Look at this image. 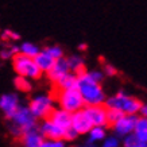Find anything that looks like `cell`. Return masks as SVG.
Wrapping results in <instances>:
<instances>
[{
    "instance_id": "30",
    "label": "cell",
    "mask_w": 147,
    "mask_h": 147,
    "mask_svg": "<svg viewBox=\"0 0 147 147\" xmlns=\"http://www.w3.org/2000/svg\"><path fill=\"white\" fill-rule=\"evenodd\" d=\"M89 74V77L92 78L93 81H96V82H101L102 80V74L100 73V71H90V73H88Z\"/></svg>"
},
{
    "instance_id": "2",
    "label": "cell",
    "mask_w": 147,
    "mask_h": 147,
    "mask_svg": "<svg viewBox=\"0 0 147 147\" xmlns=\"http://www.w3.org/2000/svg\"><path fill=\"white\" fill-rule=\"evenodd\" d=\"M51 98L57 100L62 109L69 111L71 113L81 109V108H84L85 105L82 96H81L80 90L77 88H73V89H58V88L54 86L53 97Z\"/></svg>"
},
{
    "instance_id": "34",
    "label": "cell",
    "mask_w": 147,
    "mask_h": 147,
    "mask_svg": "<svg viewBox=\"0 0 147 147\" xmlns=\"http://www.w3.org/2000/svg\"><path fill=\"white\" fill-rule=\"evenodd\" d=\"M84 147H93V146H92V143L89 142V143H88V144H86V146H84Z\"/></svg>"
},
{
    "instance_id": "28",
    "label": "cell",
    "mask_w": 147,
    "mask_h": 147,
    "mask_svg": "<svg viewBox=\"0 0 147 147\" xmlns=\"http://www.w3.org/2000/svg\"><path fill=\"white\" fill-rule=\"evenodd\" d=\"M1 38H3V39H5V40H18L20 36H19V34L11 31V30H5V31L3 32Z\"/></svg>"
},
{
    "instance_id": "22",
    "label": "cell",
    "mask_w": 147,
    "mask_h": 147,
    "mask_svg": "<svg viewBox=\"0 0 147 147\" xmlns=\"http://www.w3.org/2000/svg\"><path fill=\"white\" fill-rule=\"evenodd\" d=\"M15 86H16V89L20 90V92H30L32 89L31 86V82L28 81L27 77H23V76H18L15 78Z\"/></svg>"
},
{
    "instance_id": "17",
    "label": "cell",
    "mask_w": 147,
    "mask_h": 147,
    "mask_svg": "<svg viewBox=\"0 0 147 147\" xmlns=\"http://www.w3.org/2000/svg\"><path fill=\"white\" fill-rule=\"evenodd\" d=\"M67 65H69V70H73V73H74L77 77H80V76H82L84 73H86L84 61H82L80 57L67 58Z\"/></svg>"
},
{
    "instance_id": "31",
    "label": "cell",
    "mask_w": 147,
    "mask_h": 147,
    "mask_svg": "<svg viewBox=\"0 0 147 147\" xmlns=\"http://www.w3.org/2000/svg\"><path fill=\"white\" fill-rule=\"evenodd\" d=\"M117 146H119V142L115 138H109L104 142V147H117Z\"/></svg>"
},
{
    "instance_id": "12",
    "label": "cell",
    "mask_w": 147,
    "mask_h": 147,
    "mask_svg": "<svg viewBox=\"0 0 147 147\" xmlns=\"http://www.w3.org/2000/svg\"><path fill=\"white\" fill-rule=\"evenodd\" d=\"M67 71H69V65H67V59L65 58H58L55 59V62L49 70L46 71L47 73V77L51 82H57L62 76H65Z\"/></svg>"
},
{
    "instance_id": "3",
    "label": "cell",
    "mask_w": 147,
    "mask_h": 147,
    "mask_svg": "<svg viewBox=\"0 0 147 147\" xmlns=\"http://www.w3.org/2000/svg\"><path fill=\"white\" fill-rule=\"evenodd\" d=\"M12 63L15 71L18 73V76L32 78V80H38L42 76V70L38 67V65L34 61V58L27 57V55H24L22 53L13 54Z\"/></svg>"
},
{
    "instance_id": "13",
    "label": "cell",
    "mask_w": 147,
    "mask_h": 147,
    "mask_svg": "<svg viewBox=\"0 0 147 147\" xmlns=\"http://www.w3.org/2000/svg\"><path fill=\"white\" fill-rule=\"evenodd\" d=\"M20 147H39L45 138L42 136L39 129L32 128L30 131H26L20 136Z\"/></svg>"
},
{
    "instance_id": "20",
    "label": "cell",
    "mask_w": 147,
    "mask_h": 147,
    "mask_svg": "<svg viewBox=\"0 0 147 147\" xmlns=\"http://www.w3.org/2000/svg\"><path fill=\"white\" fill-rule=\"evenodd\" d=\"M125 113L117 108H107V125H113L120 117H123Z\"/></svg>"
},
{
    "instance_id": "5",
    "label": "cell",
    "mask_w": 147,
    "mask_h": 147,
    "mask_svg": "<svg viewBox=\"0 0 147 147\" xmlns=\"http://www.w3.org/2000/svg\"><path fill=\"white\" fill-rule=\"evenodd\" d=\"M9 120L12 121L11 125L16 127L22 134H24L26 131H30L32 128H36V117L32 115V112L30 111L28 107L19 105L16 112L13 113Z\"/></svg>"
},
{
    "instance_id": "21",
    "label": "cell",
    "mask_w": 147,
    "mask_h": 147,
    "mask_svg": "<svg viewBox=\"0 0 147 147\" xmlns=\"http://www.w3.org/2000/svg\"><path fill=\"white\" fill-rule=\"evenodd\" d=\"M124 147H147V142L140 140L134 132H131V134L125 135Z\"/></svg>"
},
{
    "instance_id": "26",
    "label": "cell",
    "mask_w": 147,
    "mask_h": 147,
    "mask_svg": "<svg viewBox=\"0 0 147 147\" xmlns=\"http://www.w3.org/2000/svg\"><path fill=\"white\" fill-rule=\"evenodd\" d=\"M77 136H78V132H77L71 125L67 127V128H65V134H63V139H65V140H74Z\"/></svg>"
},
{
    "instance_id": "7",
    "label": "cell",
    "mask_w": 147,
    "mask_h": 147,
    "mask_svg": "<svg viewBox=\"0 0 147 147\" xmlns=\"http://www.w3.org/2000/svg\"><path fill=\"white\" fill-rule=\"evenodd\" d=\"M71 127L76 129L78 135L80 134H86L89 132V129L93 127V123L90 120L89 115L86 113L84 108H81L78 111L71 113Z\"/></svg>"
},
{
    "instance_id": "33",
    "label": "cell",
    "mask_w": 147,
    "mask_h": 147,
    "mask_svg": "<svg viewBox=\"0 0 147 147\" xmlns=\"http://www.w3.org/2000/svg\"><path fill=\"white\" fill-rule=\"evenodd\" d=\"M78 49H80L81 51H84V50H86V49H88V46L85 45V43H82V45H80V46H78Z\"/></svg>"
},
{
    "instance_id": "32",
    "label": "cell",
    "mask_w": 147,
    "mask_h": 147,
    "mask_svg": "<svg viewBox=\"0 0 147 147\" xmlns=\"http://www.w3.org/2000/svg\"><path fill=\"white\" fill-rule=\"evenodd\" d=\"M140 112H142V116H143V117H146V119H147V105H142V108H140Z\"/></svg>"
},
{
    "instance_id": "10",
    "label": "cell",
    "mask_w": 147,
    "mask_h": 147,
    "mask_svg": "<svg viewBox=\"0 0 147 147\" xmlns=\"http://www.w3.org/2000/svg\"><path fill=\"white\" fill-rule=\"evenodd\" d=\"M19 104V98L16 94L8 93V94H3L0 97V109L3 111V113L5 115L7 119H11L12 115L16 112Z\"/></svg>"
},
{
    "instance_id": "24",
    "label": "cell",
    "mask_w": 147,
    "mask_h": 147,
    "mask_svg": "<svg viewBox=\"0 0 147 147\" xmlns=\"http://www.w3.org/2000/svg\"><path fill=\"white\" fill-rule=\"evenodd\" d=\"M46 53H49L54 59H58V58H61L63 55V51L61 47H58V46H51V47H46L45 49Z\"/></svg>"
},
{
    "instance_id": "6",
    "label": "cell",
    "mask_w": 147,
    "mask_h": 147,
    "mask_svg": "<svg viewBox=\"0 0 147 147\" xmlns=\"http://www.w3.org/2000/svg\"><path fill=\"white\" fill-rule=\"evenodd\" d=\"M28 108L36 119H47L54 109L53 98L50 96H36L30 101Z\"/></svg>"
},
{
    "instance_id": "16",
    "label": "cell",
    "mask_w": 147,
    "mask_h": 147,
    "mask_svg": "<svg viewBox=\"0 0 147 147\" xmlns=\"http://www.w3.org/2000/svg\"><path fill=\"white\" fill-rule=\"evenodd\" d=\"M54 86L58 88V89H73V88H77V76L73 73L70 74L67 71L65 76H62L57 82H54Z\"/></svg>"
},
{
    "instance_id": "29",
    "label": "cell",
    "mask_w": 147,
    "mask_h": 147,
    "mask_svg": "<svg viewBox=\"0 0 147 147\" xmlns=\"http://www.w3.org/2000/svg\"><path fill=\"white\" fill-rule=\"evenodd\" d=\"M102 66H104V71L107 73L108 76H115L116 73H117V70H116L112 65H109V63H104Z\"/></svg>"
},
{
    "instance_id": "9",
    "label": "cell",
    "mask_w": 147,
    "mask_h": 147,
    "mask_svg": "<svg viewBox=\"0 0 147 147\" xmlns=\"http://www.w3.org/2000/svg\"><path fill=\"white\" fill-rule=\"evenodd\" d=\"M86 113L89 115L90 120L93 123V125H107V107L102 104H94V105H86L84 108Z\"/></svg>"
},
{
    "instance_id": "19",
    "label": "cell",
    "mask_w": 147,
    "mask_h": 147,
    "mask_svg": "<svg viewBox=\"0 0 147 147\" xmlns=\"http://www.w3.org/2000/svg\"><path fill=\"white\" fill-rule=\"evenodd\" d=\"M19 53L24 54L27 57L34 58L36 54L39 53V49H38V46H35L34 43H31V42H24V43H22L20 47H19Z\"/></svg>"
},
{
    "instance_id": "25",
    "label": "cell",
    "mask_w": 147,
    "mask_h": 147,
    "mask_svg": "<svg viewBox=\"0 0 147 147\" xmlns=\"http://www.w3.org/2000/svg\"><path fill=\"white\" fill-rule=\"evenodd\" d=\"M19 53V47H15V46H12V47H8V49H4L0 51V58H3V59H8V58H12L13 54Z\"/></svg>"
},
{
    "instance_id": "14",
    "label": "cell",
    "mask_w": 147,
    "mask_h": 147,
    "mask_svg": "<svg viewBox=\"0 0 147 147\" xmlns=\"http://www.w3.org/2000/svg\"><path fill=\"white\" fill-rule=\"evenodd\" d=\"M47 119H50L53 123H55L57 125L62 127V128H67L71 124V112L65 111L62 108L61 109H55L54 108Z\"/></svg>"
},
{
    "instance_id": "8",
    "label": "cell",
    "mask_w": 147,
    "mask_h": 147,
    "mask_svg": "<svg viewBox=\"0 0 147 147\" xmlns=\"http://www.w3.org/2000/svg\"><path fill=\"white\" fill-rule=\"evenodd\" d=\"M39 132L42 134V136L50 140H63V134H65V128L57 125L55 123L46 119L42 125L39 127Z\"/></svg>"
},
{
    "instance_id": "11",
    "label": "cell",
    "mask_w": 147,
    "mask_h": 147,
    "mask_svg": "<svg viewBox=\"0 0 147 147\" xmlns=\"http://www.w3.org/2000/svg\"><path fill=\"white\" fill-rule=\"evenodd\" d=\"M135 121H136V116L135 115H124L123 117H120L119 120L116 121L112 127L116 131V134L125 136V135L134 132Z\"/></svg>"
},
{
    "instance_id": "1",
    "label": "cell",
    "mask_w": 147,
    "mask_h": 147,
    "mask_svg": "<svg viewBox=\"0 0 147 147\" xmlns=\"http://www.w3.org/2000/svg\"><path fill=\"white\" fill-rule=\"evenodd\" d=\"M77 89L80 90L82 100L86 105L102 104L105 100V96H104V92L100 86V82L93 81L88 73H84L82 76L77 77Z\"/></svg>"
},
{
    "instance_id": "15",
    "label": "cell",
    "mask_w": 147,
    "mask_h": 147,
    "mask_svg": "<svg viewBox=\"0 0 147 147\" xmlns=\"http://www.w3.org/2000/svg\"><path fill=\"white\" fill-rule=\"evenodd\" d=\"M34 61H35V63L38 65V67L42 71H47L54 65V62H55V59L49 53H46L45 50L39 51V53L36 54L35 57H34Z\"/></svg>"
},
{
    "instance_id": "18",
    "label": "cell",
    "mask_w": 147,
    "mask_h": 147,
    "mask_svg": "<svg viewBox=\"0 0 147 147\" xmlns=\"http://www.w3.org/2000/svg\"><path fill=\"white\" fill-rule=\"evenodd\" d=\"M134 134L138 136L140 140L147 142V119L146 117H136L134 127Z\"/></svg>"
},
{
    "instance_id": "23",
    "label": "cell",
    "mask_w": 147,
    "mask_h": 147,
    "mask_svg": "<svg viewBox=\"0 0 147 147\" xmlns=\"http://www.w3.org/2000/svg\"><path fill=\"white\" fill-rule=\"evenodd\" d=\"M105 136V131L101 125H93L92 128L89 129V142L93 143L96 140H101Z\"/></svg>"
},
{
    "instance_id": "4",
    "label": "cell",
    "mask_w": 147,
    "mask_h": 147,
    "mask_svg": "<svg viewBox=\"0 0 147 147\" xmlns=\"http://www.w3.org/2000/svg\"><path fill=\"white\" fill-rule=\"evenodd\" d=\"M104 105L107 108H117V109L124 112L125 115H135L136 112L140 111L143 104L139 101L138 98L127 96L123 92H119L113 97L104 100Z\"/></svg>"
},
{
    "instance_id": "27",
    "label": "cell",
    "mask_w": 147,
    "mask_h": 147,
    "mask_svg": "<svg viewBox=\"0 0 147 147\" xmlns=\"http://www.w3.org/2000/svg\"><path fill=\"white\" fill-rule=\"evenodd\" d=\"M39 147H65L62 140H43Z\"/></svg>"
}]
</instances>
